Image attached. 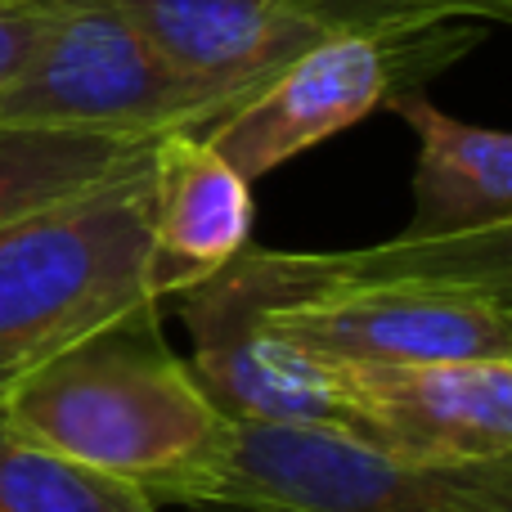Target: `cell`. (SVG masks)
Listing matches in <instances>:
<instances>
[{
  "label": "cell",
  "instance_id": "cell-1",
  "mask_svg": "<svg viewBox=\"0 0 512 512\" xmlns=\"http://www.w3.org/2000/svg\"><path fill=\"white\" fill-rule=\"evenodd\" d=\"M18 436L135 486L158 508H198L234 423L162 337L158 301L63 346L0 396Z\"/></svg>",
  "mask_w": 512,
  "mask_h": 512
},
{
  "label": "cell",
  "instance_id": "cell-2",
  "mask_svg": "<svg viewBox=\"0 0 512 512\" xmlns=\"http://www.w3.org/2000/svg\"><path fill=\"white\" fill-rule=\"evenodd\" d=\"M270 324L319 360H512V230L396 239L360 252H279Z\"/></svg>",
  "mask_w": 512,
  "mask_h": 512
},
{
  "label": "cell",
  "instance_id": "cell-3",
  "mask_svg": "<svg viewBox=\"0 0 512 512\" xmlns=\"http://www.w3.org/2000/svg\"><path fill=\"white\" fill-rule=\"evenodd\" d=\"M153 158V153H149ZM149 288V162L0 230V396Z\"/></svg>",
  "mask_w": 512,
  "mask_h": 512
},
{
  "label": "cell",
  "instance_id": "cell-4",
  "mask_svg": "<svg viewBox=\"0 0 512 512\" xmlns=\"http://www.w3.org/2000/svg\"><path fill=\"white\" fill-rule=\"evenodd\" d=\"M198 512H512V459L409 463L342 427L234 423Z\"/></svg>",
  "mask_w": 512,
  "mask_h": 512
},
{
  "label": "cell",
  "instance_id": "cell-5",
  "mask_svg": "<svg viewBox=\"0 0 512 512\" xmlns=\"http://www.w3.org/2000/svg\"><path fill=\"white\" fill-rule=\"evenodd\" d=\"M243 99L252 95L171 68L117 0H77L23 77L0 90V122L167 135L207 131Z\"/></svg>",
  "mask_w": 512,
  "mask_h": 512
},
{
  "label": "cell",
  "instance_id": "cell-6",
  "mask_svg": "<svg viewBox=\"0 0 512 512\" xmlns=\"http://www.w3.org/2000/svg\"><path fill=\"white\" fill-rule=\"evenodd\" d=\"M283 297L279 252L243 248L225 270L185 292L180 315L194 333L189 373L230 423H315L351 432L328 360L274 333Z\"/></svg>",
  "mask_w": 512,
  "mask_h": 512
},
{
  "label": "cell",
  "instance_id": "cell-7",
  "mask_svg": "<svg viewBox=\"0 0 512 512\" xmlns=\"http://www.w3.org/2000/svg\"><path fill=\"white\" fill-rule=\"evenodd\" d=\"M144 41L203 86L256 95L274 72L346 32L414 36L463 23L445 0H117Z\"/></svg>",
  "mask_w": 512,
  "mask_h": 512
},
{
  "label": "cell",
  "instance_id": "cell-8",
  "mask_svg": "<svg viewBox=\"0 0 512 512\" xmlns=\"http://www.w3.org/2000/svg\"><path fill=\"white\" fill-rule=\"evenodd\" d=\"M454 27L414 36H333V41L306 50L301 59H292L283 72H274L252 99H243L234 113L207 126L203 140L252 185V180L279 171L283 162H292L297 153L351 131L369 113L387 108L391 95L409 90L405 81L445 63L441 41H454Z\"/></svg>",
  "mask_w": 512,
  "mask_h": 512
},
{
  "label": "cell",
  "instance_id": "cell-9",
  "mask_svg": "<svg viewBox=\"0 0 512 512\" xmlns=\"http://www.w3.org/2000/svg\"><path fill=\"white\" fill-rule=\"evenodd\" d=\"M351 436L409 463L512 459V360H328Z\"/></svg>",
  "mask_w": 512,
  "mask_h": 512
},
{
  "label": "cell",
  "instance_id": "cell-10",
  "mask_svg": "<svg viewBox=\"0 0 512 512\" xmlns=\"http://www.w3.org/2000/svg\"><path fill=\"white\" fill-rule=\"evenodd\" d=\"M252 185L203 140V131L158 135L149 158V288L185 297L248 248Z\"/></svg>",
  "mask_w": 512,
  "mask_h": 512
},
{
  "label": "cell",
  "instance_id": "cell-11",
  "mask_svg": "<svg viewBox=\"0 0 512 512\" xmlns=\"http://www.w3.org/2000/svg\"><path fill=\"white\" fill-rule=\"evenodd\" d=\"M387 108L414 131V239H468L512 230V140L508 131L459 122L423 90H400Z\"/></svg>",
  "mask_w": 512,
  "mask_h": 512
},
{
  "label": "cell",
  "instance_id": "cell-12",
  "mask_svg": "<svg viewBox=\"0 0 512 512\" xmlns=\"http://www.w3.org/2000/svg\"><path fill=\"white\" fill-rule=\"evenodd\" d=\"M158 135L0 122V230L144 167Z\"/></svg>",
  "mask_w": 512,
  "mask_h": 512
},
{
  "label": "cell",
  "instance_id": "cell-13",
  "mask_svg": "<svg viewBox=\"0 0 512 512\" xmlns=\"http://www.w3.org/2000/svg\"><path fill=\"white\" fill-rule=\"evenodd\" d=\"M0 512H158L135 486L18 436L0 418Z\"/></svg>",
  "mask_w": 512,
  "mask_h": 512
},
{
  "label": "cell",
  "instance_id": "cell-14",
  "mask_svg": "<svg viewBox=\"0 0 512 512\" xmlns=\"http://www.w3.org/2000/svg\"><path fill=\"white\" fill-rule=\"evenodd\" d=\"M77 0H5L0 5V90L14 86Z\"/></svg>",
  "mask_w": 512,
  "mask_h": 512
},
{
  "label": "cell",
  "instance_id": "cell-15",
  "mask_svg": "<svg viewBox=\"0 0 512 512\" xmlns=\"http://www.w3.org/2000/svg\"><path fill=\"white\" fill-rule=\"evenodd\" d=\"M463 23H508L512 0H445Z\"/></svg>",
  "mask_w": 512,
  "mask_h": 512
},
{
  "label": "cell",
  "instance_id": "cell-16",
  "mask_svg": "<svg viewBox=\"0 0 512 512\" xmlns=\"http://www.w3.org/2000/svg\"><path fill=\"white\" fill-rule=\"evenodd\" d=\"M0 5H5V0H0Z\"/></svg>",
  "mask_w": 512,
  "mask_h": 512
}]
</instances>
